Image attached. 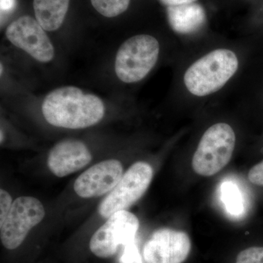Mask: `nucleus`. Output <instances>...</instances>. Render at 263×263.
<instances>
[{
  "mask_svg": "<svg viewBox=\"0 0 263 263\" xmlns=\"http://www.w3.org/2000/svg\"><path fill=\"white\" fill-rule=\"evenodd\" d=\"M42 112L45 119L54 127L83 129L101 121L105 106L96 95L84 94L76 86H64L45 98Z\"/></svg>",
  "mask_w": 263,
  "mask_h": 263,
  "instance_id": "nucleus-1",
  "label": "nucleus"
},
{
  "mask_svg": "<svg viewBox=\"0 0 263 263\" xmlns=\"http://www.w3.org/2000/svg\"><path fill=\"white\" fill-rule=\"evenodd\" d=\"M238 65L234 52L218 48L190 65L183 76V83L194 96H208L220 90L235 75Z\"/></svg>",
  "mask_w": 263,
  "mask_h": 263,
  "instance_id": "nucleus-2",
  "label": "nucleus"
},
{
  "mask_svg": "<svg viewBox=\"0 0 263 263\" xmlns=\"http://www.w3.org/2000/svg\"><path fill=\"white\" fill-rule=\"evenodd\" d=\"M160 46L149 34H138L122 43L115 60L117 77L126 84H133L144 79L155 67Z\"/></svg>",
  "mask_w": 263,
  "mask_h": 263,
  "instance_id": "nucleus-3",
  "label": "nucleus"
},
{
  "mask_svg": "<svg viewBox=\"0 0 263 263\" xmlns=\"http://www.w3.org/2000/svg\"><path fill=\"white\" fill-rule=\"evenodd\" d=\"M235 132L227 123H216L202 135L193 156L196 174L212 176L224 168L231 160L235 146Z\"/></svg>",
  "mask_w": 263,
  "mask_h": 263,
  "instance_id": "nucleus-4",
  "label": "nucleus"
},
{
  "mask_svg": "<svg viewBox=\"0 0 263 263\" xmlns=\"http://www.w3.org/2000/svg\"><path fill=\"white\" fill-rule=\"evenodd\" d=\"M152 178L153 169L149 164L138 162L133 164L117 186L100 202L99 214L108 218L114 213L127 210L144 195Z\"/></svg>",
  "mask_w": 263,
  "mask_h": 263,
  "instance_id": "nucleus-5",
  "label": "nucleus"
},
{
  "mask_svg": "<svg viewBox=\"0 0 263 263\" xmlns=\"http://www.w3.org/2000/svg\"><path fill=\"white\" fill-rule=\"evenodd\" d=\"M46 215L44 206L38 199L20 197L12 204L4 222L0 224V238L5 248H18L29 231L43 220Z\"/></svg>",
  "mask_w": 263,
  "mask_h": 263,
  "instance_id": "nucleus-6",
  "label": "nucleus"
},
{
  "mask_svg": "<svg viewBox=\"0 0 263 263\" xmlns=\"http://www.w3.org/2000/svg\"><path fill=\"white\" fill-rule=\"evenodd\" d=\"M139 220L127 211H119L109 216L90 240L91 252L100 258L114 255L119 247L135 241Z\"/></svg>",
  "mask_w": 263,
  "mask_h": 263,
  "instance_id": "nucleus-7",
  "label": "nucleus"
},
{
  "mask_svg": "<svg viewBox=\"0 0 263 263\" xmlns=\"http://www.w3.org/2000/svg\"><path fill=\"white\" fill-rule=\"evenodd\" d=\"M6 37L12 44L37 61L48 62L54 57V48L45 29L36 19L29 15L12 22L7 29Z\"/></svg>",
  "mask_w": 263,
  "mask_h": 263,
  "instance_id": "nucleus-8",
  "label": "nucleus"
},
{
  "mask_svg": "<svg viewBox=\"0 0 263 263\" xmlns=\"http://www.w3.org/2000/svg\"><path fill=\"white\" fill-rule=\"evenodd\" d=\"M191 242L184 232L161 229L145 243L143 257L146 263H182L187 258Z\"/></svg>",
  "mask_w": 263,
  "mask_h": 263,
  "instance_id": "nucleus-9",
  "label": "nucleus"
},
{
  "mask_svg": "<svg viewBox=\"0 0 263 263\" xmlns=\"http://www.w3.org/2000/svg\"><path fill=\"white\" fill-rule=\"evenodd\" d=\"M122 176V164L119 160L103 161L78 177L74 183V190L84 198L101 196L111 192Z\"/></svg>",
  "mask_w": 263,
  "mask_h": 263,
  "instance_id": "nucleus-10",
  "label": "nucleus"
},
{
  "mask_svg": "<svg viewBox=\"0 0 263 263\" xmlns=\"http://www.w3.org/2000/svg\"><path fill=\"white\" fill-rule=\"evenodd\" d=\"M89 148L83 142L65 140L55 145L48 157V167L57 177L62 178L82 169L91 162Z\"/></svg>",
  "mask_w": 263,
  "mask_h": 263,
  "instance_id": "nucleus-11",
  "label": "nucleus"
},
{
  "mask_svg": "<svg viewBox=\"0 0 263 263\" xmlns=\"http://www.w3.org/2000/svg\"><path fill=\"white\" fill-rule=\"evenodd\" d=\"M167 18L174 32L181 34L196 32L203 27L206 14L201 5L194 3L179 6L167 7Z\"/></svg>",
  "mask_w": 263,
  "mask_h": 263,
  "instance_id": "nucleus-12",
  "label": "nucleus"
},
{
  "mask_svg": "<svg viewBox=\"0 0 263 263\" xmlns=\"http://www.w3.org/2000/svg\"><path fill=\"white\" fill-rule=\"evenodd\" d=\"M70 0H34L36 20L46 31L57 30L63 24Z\"/></svg>",
  "mask_w": 263,
  "mask_h": 263,
  "instance_id": "nucleus-13",
  "label": "nucleus"
},
{
  "mask_svg": "<svg viewBox=\"0 0 263 263\" xmlns=\"http://www.w3.org/2000/svg\"><path fill=\"white\" fill-rule=\"evenodd\" d=\"M220 197L230 215L239 216L245 211L243 195L238 186L232 181H224L220 186Z\"/></svg>",
  "mask_w": 263,
  "mask_h": 263,
  "instance_id": "nucleus-14",
  "label": "nucleus"
},
{
  "mask_svg": "<svg viewBox=\"0 0 263 263\" xmlns=\"http://www.w3.org/2000/svg\"><path fill=\"white\" fill-rule=\"evenodd\" d=\"M91 3L99 13L108 18H113L128 9L130 0H91Z\"/></svg>",
  "mask_w": 263,
  "mask_h": 263,
  "instance_id": "nucleus-15",
  "label": "nucleus"
},
{
  "mask_svg": "<svg viewBox=\"0 0 263 263\" xmlns=\"http://www.w3.org/2000/svg\"><path fill=\"white\" fill-rule=\"evenodd\" d=\"M235 263H263V247L245 249L238 254Z\"/></svg>",
  "mask_w": 263,
  "mask_h": 263,
  "instance_id": "nucleus-16",
  "label": "nucleus"
},
{
  "mask_svg": "<svg viewBox=\"0 0 263 263\" xmlns=\"http://www.w3.org/2000/svg\"><path fill=\"white\" fill-rule=\"evenodd\" d=\"M119 263H144L136 242H131L123 247Z\"/></svg>",
  "mask_w": 263,
  "mask_h": 263,
  "instance_id": "nucleus-17",
  "label": "nucleus"
},
{
  "mask_svg": "<svg viewBox=\"0 0 263 263\" xmlns=\"http://www.w3.org/2000/svg\"><path fill=\"white\" fill-rule=\"evenodd\" d=\"M12 197L8 192L5 191L3 189L0 190V224L4 222L6 219L10 208H11Z\"/></svg>",
  "mask_w": 263,
  "mask_h": 263,
  "instance_id": "nucleus-18",
  "label": "nucleus"
},
{
  "mask_svg": "<svg viewBox=\"0 0 263 263\" xmlns=\"http://www.w3.org/2000/svg\"><path fill=\"white\" fill-rule=\"evenodd\" d=\"M248 179L249 181L254 185L263 186V160L250 169Z\"/></svg>",
  "mask_w": 263,
  "mask_h": 263,
  "instance_id": "nucleus-19",
  "label": "nucleus"
},
{
  "mask_svg": "<svg viewBox=\"0 0 263 263\" xmlns=\"http://www.w3.org/2000/svg\"><path fill=\"white\" fill-rule=\"evenodd\" d=\"M0 7H1V15L5 13H10L14 10L15 7V0H0Z\"/></svg>",
  "mask_w": 263,
  "mask_h": 263,
  "instance_id": "nucleus-20",
  "label": "nucleus"
},
{
  "mask_svg": "<svg viewBox=\"0 0 263 263\" xmlns=\"http://www.w3.org/2000/svg\"><path fill=\"white\" fill-rule=\"evenodd\" d=\"M197 0H160L161 4L167 7L179 6V5L191 4L196 3Z\"/></svg>",
  "mask_w": 263,
  "mask_h": 263,
  "instance_id": "nucleus-21",
  "label": "nucleus"
},
{
  "mask_svg": "<svg viewBox=\"0 0 263 263\" xmlns=\"http://www.w3.org/2000/svg\"><path fill=\"white\" fill-rule=\"evenodd\" d=\"M4 133H3V129H1V143H3V142L4 141Z\"/></svg>",
  "mask_w": 263,
  "mask_h": 263,
  "instance_id": "nucleus-22",
  "label": "nucleus"
},
{
  "mask_svg": "<svg viewBox=\"0 0 263 263\" xmlns=\"http://www.w3.org/2000/svg\"><path fill=\"white\" fill-rule=\"evenodd\" d=\"M3 65L1 64V75H3Z\"/></svg>",
  "mask_w": 263,
  "mask_h": 263,
  "instance_id": "nucleus-23",
  "label": "nucleus"
}]
</instances>
